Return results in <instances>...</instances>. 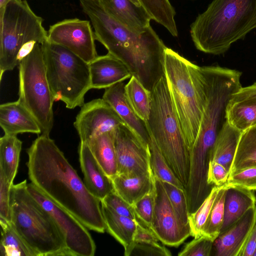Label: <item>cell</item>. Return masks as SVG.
Instances as JSON below:
<instances>
[{
  "instance_id": "6da1fadb",
  "label": "cell",
  "mask_w": 256,
  "mask_h": 256,
  "mask_svg": "<svg viewBox=\"0 0 256 256\" xmlns=\"http://www.w3.org/2000/svg\"><path fill=\"white\" fill-rule=\"evenodd\" d=\"M27 153L31 182L88 230L104 233L101 201L90 192L50 135L38 136Z\"/></svg>"
},
{
  "instance_id": "7a4b0ae2",
  "label": "cell",
  "mask_w": 256,
  "mask_h": 256,
  "mask_svg": "<svg viewBox=\"0 0 256 256\" xmlns=\"http://www.w3.org/2000/svg\"><path fill=\"white\" fill-rule=\"evenodd\" d=\"M88 16L96 40L121 60L151 92L164 76V60L166 46L150 26L144 31H134L119 22L104 8L99 0H80Z\"/></svg>"
},
{
  "instance_id": "3957f363",
  "label": "cell",
  "mask_w": 256,
  "mask_h": 256,
  "mask_svg": "<svg viewBox=\"0 0 256 256\" xmlns=\"http://www.w3.org/2000/svg\"><path fill=\"white\" fill-rule=\"evenodd\" d=\"M256 28V0H213L190 26L196 48L218 55Z\"/></svg>"
},
{
  "instance_id": "277c9868",
  "label": "cell",
  "mask_w": 256,
  "mask_h": 256,
  "mask_svg": "<svg viewBox=\"0 0 256 256\" xmlns=\"http://www.w3.org/2000/svg\"><path fill=\"white\" fill-rule=\"evenodd\" d=\"M164 70L173 106L190 152L199 132L205 104L200 66L166 48Z\"/></svg>"
},
{
  "instance_id": "5b68a950",
  "label": "cell",
  "mask_w": 256,
  "mask_h": 256,
  "mask_svg": "<svg viewBox=\"0 0 256 256\" xmlns=\"http://www.w3.org/2000/svg\"><path fill=\"white\" fill-rule=\"evenodd\" d=\"M24 180L10 190V222L36 256H70L51 214L30 194Z\"/></svg>"
},
{
  "instance_id": "8992f818",
  "label": "cell",
  "mask_w": 256,
  "mask_h": 256,
  "mask_svg": "<svg viewBox=\"0 0 256 256\" xmlns=\"http://www.w3.org/2000/svg\"><path fill=\"white\" fill-rule=\"evenodd\" d=\"M152 108L146 122L168 166L185 190L190 172V150L164 76L151 91Z\"/></svg>"
},
{
  "instance_id": "52a82bcc",
  "label": "cell",
  "mask_w": 256,
  "mask_h": 256,
  "mask_svg": "<svg viewBox=\"0 0 256 256\" xmlns=\"http://www.w3.org/2000/svg\"><path fill=\"white\" fill-rule=\"evenodd\" d=\"M47 79L54 101L66 108L82 106L92 88L89 63L68 49L46 40L42 44Z\"/></svg>"
},
{
  "instance_id": "ba28073f",
  "label": "cell",
  "mask_w": 256,
  "mask_h": 256,
  "mask_svg": "<svg viewBox=\"0 0 256 256\" xmlns=\"http://www.w3.org/2000/svg\"><path fill=\"white\" fill-rule=\"evenodd\" d=\"M42 18L31 9L26 0H11L0 12V80L6 71L18 65V54L25 44L48 40Z\"/></svg>"
},
{
  "instance_id": "9c48e42d",
  "label": "cell",
  "mask_w": 256,
  "mask_h": 256,
  "mask_svg": "<svg viewBox=\"0 0 256 256\" xmlns=\"http://www.w3.org/2000/svg\"><path fill=\"white\" fill-rule=\"evenodd\" d=\"M18 100L34 116L42 134L50 135L54 102L46 77L42 44L37 43L18 64Z\"/></svg>"
},
{
  "instance_id": "30bf717a",
  "label": "cell",
  "mask_w": 256,
  "mask_h": 256,
  "mask_svg": "<svg viewBox=\"0 0 256 256\" xmlns=\"http://www.w3.org/2000/svg\"><path fill=\"white\" fill-rule=\"evenodd\" d=\"M30 194L52 216L62 232L70 256H94L96 246L88 228L71 213L54 202L32 182L27 184Z\"/></svg>"
},
{
  "instance_id": "8fae6325",
  "label": "cell",
  "mask_w": 256,
  "mask_h": 256,
  "mask_svg": "<svg viewBox=\"0 0 256 256\" xmlns=\"http://www.w3.org/2000/svg\"><path fill=\"white\" fill-rule=\"evenodd\" d=\"M48 34V42L64 47L88 63L98 56L94 33L88 20H64L50 26Z\"/></svg>"
},
{
  "instance_id": "7c38bea8",
  "label": "cell",
  "mask_w": 256,
  "mask_h": 256,
  "mask_svg": "<svg viewBox=\"0 0 256 256\" xmlns=\"http://www.w3.org/2000/svg\"><path fill=\"white\" fill-rule=\"evenodd\" d=\"M118 174L152 172L148 144L124 124L112 131Z\"/></svg>"
},
{
  "instance_id": "4fadbf2b",
  "label": "cell",
  "mask_w": 256,
  "mask_h": 256,
  "mask_svg": "<svg viewBox=\"0 0 256 256\" xmlns=\"http://www.w3.org/2000/svg\"><path fill=\"white\" fill-rule=\"evenodd\" d=\"M154 178V205L150 230L164 244L178 246L190 236V226L180 223L161 180Z\"/></svg>"
},
{
  "instance_id": "5bb4252c",
  "label": "cell",
  "mask_w": 256,
  "mask_h": 256,
  "mask_svg": "<svg viewBox=\"0 0 256 256\" xmlns=\"http://www.w3.org/2000/svg\"><path fill=\"white\" fill-rule=\"evenodd\" d=\"M124 124L114 108L103 98L84 104L76 116L74 125L81 142L108 132Z\"/></svg>"
},
{
  "instance_id": "9a60e30c",
  "label": "cell",
  "mask_w": 256,
  "mask_h": 256,
  "mask_svg": "<svg viewBox=\"0 0 256 256\" xmlns=\"http://www.w3.org/2000/svg\"><path fill=\"white\" fill-rule=\"evenodd\" d=\"M256 223V205L214 240L213 248L216 256H239Z\"/></svg>"
},
{
  "instance_id": "2e32d148",
  "label": "cell",
  "mask_w": 256,
  "mask_h": 256,
  "mask_svg": "<svg viewBox=\"0 0 256 256\" xmlns=\"http://www.w3.org/2000/svg\"><path fill=\"white\" fill-rule=\"evenodd\" d=\"M89 66L92 88H106L132 76L127 66L109 53L98 56Z\"/></svg>"
},
{
  "instance_id": "e0dca14e",
  "label": "cell",
  "mask_w": 256,
  "mask_h": 256,
  "mask_svg": "<svg viewBox=\"0 0 256 256\" xmlns=\"http://www.w3.org/2000/svg\"><path fill=\"white\" fill-rule=\"evenodd\" d=\"M123 82L105 88L102 98L116 112L124 124L148 144L150 134L146 122L132 110L124 93Z\"/></svg>"
},
{
  "instance_id": "ac0fdd59",
  "label": "cell",
  "mask_w": 256,
  "mask_h": 256,
  "mask_svg": "<svg viewBox=\"0 0 256 256\" xmlns=\"http://www.w3.org/2000/svg\"><path fill=\"white\" fill-rule=\"evenodd\" d=\"M78 155L84 182L90 192L101 201L114 190L112 180L99 164L86 143L80 142Z\"/></svg>"
},
{
  "instance_id": "d6986e66",
  "label": "cell",
  "mask_w": 256,
  "mask_h": 256,
  "mask_svg": "<svg viewBox=\"0 0 256 256\" xmlns=\"http://www.w3.org/2000/svg\"><path fill=\"white\" fill-rule=\"evenodd\" d=\"M0 126L4 134L7 135L24 132L42 134L37 121L18 100L0 104Z\"/></svg>"
},
{
  "instance_id": "ffe728a7",
  "label": "cell",
  "mask_w": 256,
  "mask_h": 256,
  "mask_svg": "<svg viewBox=\"0 0 256 256\" xmlns=\"http://www.w3.org/2000/svg\"><path fill=\"white\" fill-rule=\"evenodd\" d=\"M114 191L132 205L154 186L152 172L117 174L110 178Z\"/></svg>"
},
{
  "instance_id": "44dd1931",
  "label": "cell",
  "mask_w": 256,
  "mask_h": 256,
  "mask_svg": "<svg viewBox=\"0 0 256 256\" xmlns=\"http://www.w3.org/2000/svg\"><path fill=\"white\" fill-rule=\"evenodd\" d=\"M112 16L132 30L144 31L150 26L152 20L142 6L130 0H99Z\"/></svg>"
},
{
  "instance_id": "7402d4cb",
  "label": "cell",
  "mask_w": 256,
  "mask_h": 256,
  "mask_svg": "<svg viewBox=\"0 0 256 256\" xmlns=\"http://www.w3.org/2000/svg\"><path fill=\"white\" fill-rule=\"evenodd\" d=\"M256 205L252 190L238 186H226L224 214L220 234L238 220L250 208Z\"/></svg>"
},
{
  "instance_id": "603a6c76",
  "label": "cell",
  "mask_w": 256,
  "mask_h": 256,
  "mask_svg": "<svg viewBox=\"0 0 256 256\" xmlns=\"http://www.w3.org/2000/svg\"><path fill=\"white\" fill-rule=\"evenodd\" d=\"M106 230L124 248V256H130L134 244L135 220L120 215L101 202Z\"/></svg>"
},
{
  "instance_id": "cb8c5ba5",
  "label": "cell",
  "mask_w": 256,
  "mask_h": 256,
  "mask_svg": "<svg viewBox=\"0 0 256 256\" xmlns=\"http://www.w3.org/2000/svg\"><path fill=\"white\" fill-rule=\"evenodd\" d=\"M242 132L226 120L216 138L210 161L222 164L230 172Z\"/></svg>"
},
{
  "instance_id": "d4e9b609",
  "label": "cell",
  "mask_w": 256,
  "mask_h": 256,
  "mask_svg": "<svg viewBox=\"0 0 256 256\" xmlns=\"http://www.w3.org/2000/svg\"><path fill=\"white\" fill-rule=\"evenodd\" d=\"M94 156L110 178L118 173V164L112 132L96 136L87 142Z\"/></svg>"
},
{
  "instance_id": "484cf974",
  "label": "cell",
  "mask_w": 256,
  "mask_h": 256,
  "mask_svg": "<svg viewBox=\"0 0 256 256\" xmlns=\"http://www.w3.org/2000/svg\"><path fill=\"white\" fill-rule=\"evenodd\" d=\"M228 122L244 132L256 126V97L240 100L230 99L226 108Z\"/></svg>"
},
{
  "instance_id": "4316f807",
  "label": "cell",
  "mask_w": 256,
  "mask_h": 256,
  "mask_svg": "<svg viewBox=\"0 0 256 256\" xmlns=\"http://www.w3.org/2000/svg\"><path fill=\"white\" fill-rule=\"evenodd\" d=\"M22 146L16 135L4 134L0 138V172L11 186L18 172Z\"/></svg>"
},
{
  "instance_id": "83f0119b",
  "label": "cell",
  "mask_w": 256,
  "mask_h": 256,
  "mask_svg": "<svg viewBox=\"0 0 256 256\" xmlns=\"http://www.w3.org/2000/svg\"><path fill=\"white\" fill-rule=\"evenodd\" d=\"M124 93L136 114L146 122L151 111V92L145 88L136 78L132 76L125 84Z\"/></svg>"
},
{
  "instance_id": "f1b7e54d",
  "label": "cell",
  "mask_w": 256,
  "mask_h": 256,
  "mask_svg": "<svg viewBox=\"0 0 256 256\" xmlns=\"http://www.w3.org/2000/svg\"><path fill=\"white\" fill-rule=\"evenodd\" d=\"M254 166H256V126L242 132L230 174Z\"/></svg>"
},
{
  "instance_id": "f546056e",
  "label": "cell",
  "mask_w": 256,
  "mask_h": 256,
  "mask_svg": "<svg viewBox=\"0 0 256 256\" xmlns=\"http://www.w3.org/2000/svg\"><path fill=\"white\" fill-rule=\"evenodd\" d=\"M152 20L164 26L174 36H178L175 10L169 0H138Z\"/></svg>"
},
{
  "instance_id": "4dcf8cb0",
  "label": "cell",
  "mask_w": 256,
  "mask_h": 256,
  "mask_svg": "<svg viewBox=\"0 0 256 256\" xmlns=\"http://www.w3.org/2000/svg\"><path fill=\"white\" fill-rule=\"evenodd\" d=\"M1 238L0 254L2 256H36L14 230L10 222L0 218Z\"/></svg>"
},
{
  "instance_id": "1f68e13d",
  "label": "cell",
  "mask_w": 256,
  "mask_h": 256,
  "mask_svg": "<svg viewBox=\"0 0 256 256\" xmlns=\"http://www.w3.org/2000/svg\"><path fill=\"white\" fill-rule=\"evenodd\" d=\"M150 134V165L154 176L162 181L168 182L185 190L168 166L154 138Z\"/></svg>"
},
{
  "instance_id": "d6a6232c",
  "label": "cell",
  "mask_w": 256,
  "mask_h": 256,
  "mask_svg": "<svg viewBox=\"0 0 256 256\" xmlns=\"http://www.w3.org/2000/svg\"><path fill=\"white\" fill-rule=\"evenodd\" d=\"M226 190V186L224 184L220 186L202 233V236L209 238L214 242L220 235L224 222Z\"/></svg>"
},
{
  "instance_id": "836d02e7",
  "label": "cell",
  "mask_w": 256,
  "mask_h": 256,
  "mask_svg": "<svg viewBox=\"0 0 256 256\" xmlns=\"http://www.w3.org/2000/svg\"><path fill=\"white\" fill-rule=\"evenodd\" d=\"M221 186H214L198 208L194 212L190 213V236L194 238L202 236L206 220Z\"/></svg>"
},
{
  "instance_id": "e575fe53",
  "label": "cell",
  "mask_w": 256,
  "mask_h": 256,
  "mask_svg": "<svg viewBox=\"0 0 256 256\" xmlns=\"http://www.w3.org/2000/svg\"><path fill=\"white\" fill-rule=\"evenodd\" d=\"M161 182L180 223L182 226H190V212L186 190L167 182Z\"/></svg>"
},
{
  "instance_id": "d590c367",
  "label": "cell",
  "mask_w": 256,
  "mask_h": 256,
  "mask_svg": "<svg viewBox=\"0 0 256 256\" xmlns=\"http://www.w3.org/2000/svg\"><path fill=\"white\" fill-rule=\"evenodd\" d=\"M154 188L132 204L136 219L144 226L150 229L154 205Z\"/></svg>"
},
{
  "instance_id": "8d00e7d4",
  "label": "cell",
  "mask_w": 256,
  "mask_h": 256,
  "mask_svg": "<svg viewBox=\"0 0 256 256\" xmlns=\"http://www.w3.org/2000/svg\"><path fill=\"white\" fill-rule=\"evenodd\" d=\"M224 185L226 186H238L251 190H256V166L230 174Z\"/></svg>"
},
{
  "instance_id": "74e56055",
  "label": "cell",
  "mask_w": 256,
  "mask_h": 256,
  "mask_svg": "<svg viewBox=\"0 0 256 256\" xmlns=\"http://www.w3.org/2000/svg\"><path fill=\"white\" fill-rule=\"evenodd\" d=\"M214 241L202 236L188 243L178 254L179 256H209L213 248Z\"/></svg>"
},
{
  "instance_id": "f35d334b",
  "label": "cell",
  "mask_w": 256,
  "mask_h": 256,
  "mask_svg": "<svg viewBox=\"0 0 256 256\" xmlns=\"http://www.w3.org/2000/svg\"><path fill=\"white\" fill-rule=\"evenodd\" d=\"M101 202L120 215L132 220L136 219L132 205L124 200L114 190L102 199Z\"/></svg>"
},
{
  "instance_id": "ab89813d",
  "label": "cell",
  "mask_w": 256,
  "mask_h": 256,
  "mask_svg": "<svg viewBox=\"0 0 256 256\" xmlns=\"http://www.w3.org/2000/svg\"><path fill=\"white\" fill-rule=\"evenodd\" d=\"M171 255L170 252L168 249L159 244H154L134 242L130 256H170Z\"/></svg>"
},
{
  "instance_id": "60d3db41",
  "label": "cell",
  "mask_w": 256,
  "mask_h": 256,
  "mask_svg": "<svg viewBox=\"0 0 256 256\" xmlns=\"http://www.w3.org/2000/svg\"><path fill=\"white\" fill-rule=\"evenodd\" d=\"M0 172V218L10 222V190L12 186Z\"/></svg>"
},
{
  "instance_id": "b9f144b4",
  "label": "cell",
  "mask_w": 256,
  "mask_h": 256,
  "mask_svg": "<svg viewBox=\"0 0 256 256\" xmlns=\"http://www.w3.org/2000/svg\"><path fill=\"white\" fill-rule=\"evenodd\" d=\"M230 172L221 164L210 161L208 166L207 181L212 186H221L227 182Z\"/></svg>"
},
{
  "instance_id": "7bdbcfd3",
  "label": "cell",
  "mask_w": 256,
  "mask_h": 256,
  "mask_svg": "<svg viewBox=\"0 0 256 256\" xmlns=\"http://www.w3.org/2000/svg\"><path fill=\"white\" fill-rule=\"evenodd\" d=\"M136 228L134 235V242L146 243L150 244H158V238L156 234L149 228L144 226L135 220Z\"/></svg>"
},
{
  "instance_id": "ee69618b",
  "label": "cell",
  "mask_w": 256,
  "mask_h": 256,
  "mask_svg": "<svg viewBox=\"0 0 256 256\" xmlns=\"http://www.w3.org/2000/svg\"><path fill=\"white\" fill-rule=\"evenodd\" d=\"M256 250V223L239 256H254Z\"/></svg>"
},
{
  "instance_id": "f6af8a7d",
  "label": "cell",
  "mask_w": 256,
  "mask_h": 256,
  "mask_svg": "<svg viewBox=\"0 0 256 256\" xmlns=\"http://www.w3.org/2000/svg\"><path fill=\"white\" fill-rule=\"evenodd\" d=\"M252 97H256V82L246 87H242L233 95L232 98L240 100Z\"/></svg>"
},
{
  "instance_id": "bcb514c9",
  "label": "cell",
  "mask_w": 256,
  "mask_h": 256,
  "mask_svg": "<svg viewBox=\"0 0 256 256\" xmlns=\"http://www.w3.org/2000/svg\"><path fill=\"white\" fill-rule=\"evenodd\" d=\"M11 0H0V12H2L5 8L8 3Z\"/></svg>"
},
{
  "instance_id": "7dc6e473",
  "label": "cell",
  "mask_w": 256,
  "mask_h": 256,
  "mask_svg": "<svg viewBox=\"0 0 256 256\" xmlns=\"http://www.w3.org/2000/svg\"><path fill=\"white\" fill-rule=\"evenodd\" d=\"M254 256H256V252H254Z\"/></svg>"
},
{
  "instance_id": "c3c4849f",
  "label": "cell",
  "mask_w": 256,
  "mask_h": 256,
  "mask_svg": "<svg viewBox=\"0 0 256 256\" xmlns=\"http://www.w3.org/2000/svg\"></svg>"
}]
</instances>
